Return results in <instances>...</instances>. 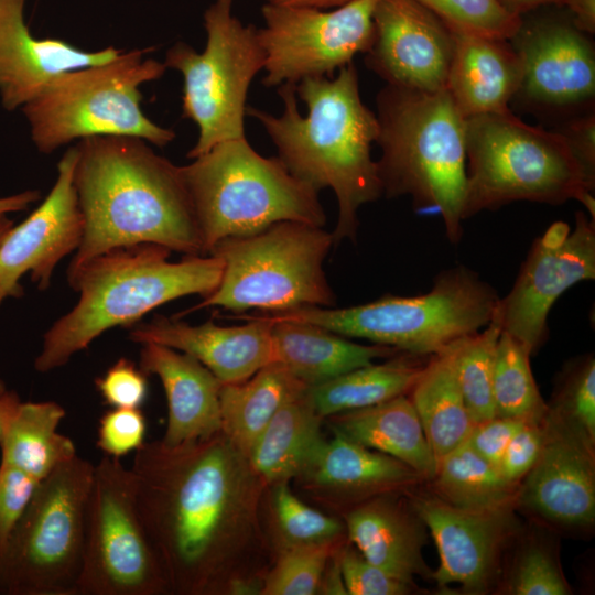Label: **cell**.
<instances>
[{"label": "cell", "instance_id": "6da1fadb", "mask_svg": "<svg viewBox=\"0 0 595 595\" xmlns=\"http://www.w3.org/2000/svg\"><path fill=\"white\" fill-rule=\"evenodd\" d=\"M139 517L169 591L224 589L234 559L253 538L266 484L220 431L166 447L145 442L130 467Z\"/></svg>", "mask_w": 595, "mask_h": 595}, {"label": "cell", "instance_id": "7a4b0ae2", "mask_svg": "<svg viewBox=\"0 0 595 595\" xmlns=\"http://www.w3.org/2000/svg\"><path fill=\"white\" fill-rule=\"evenodd\" d=\"M140 138L96 136L77 142L74 186L83 236L68 269L111 249L155 244L205 255L181 166Z\"/></svg>", "mask_w": 595, "mask_h": 595}, {"label": "cell", "instance_id": "3957f363", "mask_svg": "<svg viewBox=\"0 0 595 595\" xmlns=\"http://www.w3.org/2000/svg\"><path fill=\"white\" fill-rule=\"evenodd\" d=\"M278 93L284 104L280 117L252 107L246 115L263 126L291 174L318 192L333 190L338 203L334 245L355 240L359 207L383 193L371 158L378 119L360 98L356 67L350 63L332 79L284 83Z\"/></svg>", "mask_w": 595, "mask_h": 595}, {"label": "cell", "instance_id": "277c9868", "mask_svg": "<svg viewBox=\"0 0 595 595\" xmlns=\"http://www.w3.org/2000/svg\"><path fill=\"white\" fill-rule=\"evenodd\" d=\"M170 253L160 245L139 244L68 269V283L79 298L44 334L35 370L63 367L106 331L132 326L164 303L192 294L204 299L216 290L223 275L217 256H185L172 262Z\"/></svg>", "mask_w": 595, "mask_h": 595}, {"label": "cell", "instance_id": "5b68a950", "mask_svg": "<svg viewBox=\"0 0 595 595\" xmlns=\"http://www.w3.org/2000/svg\"><path fill=\"white\" fill-rule=\"evenodd\" d=\"M383 193L410 195L443 218L447 238H462L466 195L465 117L446 88L420 91L387 85L377 96Z\"/></svg>", "mask_w": 595, "mask_h": 595}, {"label": "cell", "instance_id": "8992f818", "mask_svg": "<svg viewBox=\"0 0 595 595\" xmlns=\"http://www.w3.org/2000/svg\"><path fill=\"white\" fill-rule=\"evenodd\" d=\"M463 219L516 201L581 202L595 217L594 184L565 138L531 126L511 110L466 118Z\"/></svg>", "mask_w": 595, "mask_h": 595}, {"label": "cell", "instance_id": "52a82bcc", "mask_svg": "<svg viewBox=\"0 0 595 595\" xmlns=\"http://www.w3.org/2000/svg\"><path fill=\"white\" fill-rule=\"evenodd\" d=\"M181 166L204 253L221 240L259 232L280 221L323 227L318 191L264 158L246 137L220 142Z\"/></svg>", "mask_w": 595, "mask_h": 595}, {"label": "cell", "instance_id": "ba28073f", "mask_svg": "<svg viewBox=\"0 0 595 595\" xmlns=\"http://www.w3.org/2000/svg\"><path fill=\"white\" fill-rule=\"evenodd\" d=\"M499 301L495 289L476 272L458 266L441 272L421 295H386L348 307L305 306L271 314L421 357L484 328Z\"/></svg>", "mask_w": 595, "mask_h": 595}, {"label": "cell", "instance_id": "9c48e42d", "mask_svg": "<svg viewBox=\"0 0 595 595\" xmlns=\"http://www.w3.org/2000/svg\"><path fill=\"white\" fill-rule=\"evenodd\" d=\"M150 50L122 51L108 62L63 73L21 109L36 149L51 154L74 140L96 136L140 138L158 148L176 134L150 120L140 107V86L161 78L164 63Z\"/></svg>", "mask_w": 595, "mask_h": 595}, {"label": "cell", "instance_id": "30bf717a", "mask_svg": "<svg viewBox=\"0 0 595 595\" xmlns=\"http://www.w3.org/2000/svg\"><path fill=\"white\" fill-rule=\"evenodd\" d=\"M334 245L332 232L300 221H280L263 230L219 241L208 255L223 261L216 290L192 312L219 306L271 313L305 306H333L324 260Z\"/></svg>", "mask_w": 595, "mask_h": 595}, {"label": "cell", "instance_id": "8fae6325", "mask_svg": "<svg viewBox=\"0 0 595 595\" xmlns=\"http://www.w3.org/2000/svg\"><path fill=\"white\" fill-rule=\"evenodd\" d=\"M93 474L76 455L39 483L0 549V594L76 595Z\"/></svg>", "mask_w": 595, "mask_h": 595}, {"label": "cell", "instance_id": "7c38bea8", "mask_svg": "<svg viewBox=\"0 0 595 595\" xmlns=\"http://www.w3.org/2000/svg\"><path fill=\"white\" fill-rule=\"evenodd\" d=\"M235 0H215L204 13L206 46L197 53L176 42L165 54L166 68L184 79L182 117L198 128L187 158L195 159L214 145L245 138L246 99L253 77L264 67L266 55L256 26L232 15Z\"/></svg>", "mask_w": 595, "mask_h": 595}, {"label": "cell", "instance_id": "4fadbf2b", "mask_svg": "<svg viewBox=\"0 0 595 595\" xmlns=\"http://www.w3.org/2000/svg\"><path fill=\"white\" fill-rule=\"evenodd\" d=\"M169 592L137 510L131 470L120 458L102 455L94 465L86 509L84 561L76 595Z\"/></svg>", "mask_w": 595, "mask_h": 595}, {"label": "cell", "instance_id": "5bb4252c", "mask_svg": "<svg viewBox=\"0 0 595 595\" xmlns=\"http://www.w3.org/2000/svg\"><path fill=\"white\" fill-rule=\"evenodd\" d=\"M378 0H350L333 11L266 3L264 26L257 36L266 55L268 87L298 84L307 77H332L366 53L374 41Z\"/></svg>", "mask_w": 595, "mask_h": 595}, {"label": "cell", "instance_id": "9a60e30c", "mask_svg": "<svg viewBox=\"0 0 595 595\" xmlns=\"http://www.w3.org/2000/svg\"><path fill=\"white\" fill-rule=\"evenodd\" d=\"M595 279V219L577 212L573 229L556 221L532 244L510 292L500 299L502 331L534 353L547 339L554 302Z\"/></svg>", "mask_w": 595, "mask_h": 595}, {"label": "cell", "instance_id": "2e32d148", "mask_svg": "<svg viewBox=\"0 0 595 595\" xmlns=\"http://www.w3.org/2000/svg\"><path fill=\"white\" fill-rule=\"evenodd\" d=\"M366 65L388 85L436 91L446 88L454 52L452 29L415 0H378Z\"/></svg>", "mask_w": 595, "mask_h": 595}, {"label": "cell", "instance_id": "e0dca14e", "mask_svg": "<svg viewBox=\"0 0 595 595\" xmlns=\"http://www.w3.org/2000/svg\"><path fill=\"white\" fill-rule=\"evenodd\" d=\"M76 160V145L69 147L57 163L50 194L1 241L0 306L9 296L22 294L19 281L26 273L40 290L47 289L58 262L78 248L83 218L74 186Z\"/></svg>", "mask_w": 595, "mask_h": 595}, {"label": "cell", "instance_id": "ac0fdd59", "mask_svg": "<svg viewBox=\"0 0 595 595\" xmlns=\"http://www.w3.org/2000/svg\"><path fill=\"white\" fill-rule=\"evenodd\" d=\"M522 79L516 96L538 109L572 111L591 106L595 95V51L573 22L541 19L521 25L511 40Z\"/></svg>", "mask_w": 595, "mask_h": 595}, {"label": "cell", "instance_id": "d6986e66", "mask_svg": "<svg viewBox=\"0 0 595 595\" xmlns=\"http://www.w3.org/2000/svg\"><path fill=\"white\" fill-rule=\"evenodd\" d=\"M543 426L541 453L516 501L553 524L589 527L595 519L594 443L549 407Z\"/></svg>", "mask_w": 595, "mask_h": 595}, {"label": "cell", "instance_id": "ffe728a7", "mask_svg": "<svg viewBox=\"0 0 595 595\" xmlns=\"http://www.w3.org/2000/svg\"><path fill=\"white\" fill-rule=\"evenodd\" d=\"M414 513L435 542L440 563L431 574L439 587L459 585L467 594H483L491 585L502 548L515 527L511 508L473 511L440 497H416Z\"/></svg>", "mask_w": 595, "mask_h": 595}, {"label": "cell", "instance_id": "44dd1931", "mask_svg": "<svg viewBox=\"0 0 595 595\" xmlns=\"http://www.w3.org/2000/svg\"><path fill=\"white\" fill-rule=\"evenodd\" d=\"M247 323L220 326L213 321L191 325L180 317L154 316L130 326L128 337L185 353L208 368L223 383L247 380L273 363L272 323L266 315H240Z\"/></svg>", "mask_w": 595, "mask_h": 595}, {"label": "cell", "instance_id": "7402d4cb", "mask_svg": "<svg viewBox=\"0 0 595 595\" xmlns=\"http://www.w3.org/2000/svg\"><path fill=\"white\" fill-rule=\"evenodd\" d=\"M25 0H0V99L8 111L36 98L57 76L113 60L123 50L87 52L60 39H37L24 21Z\"/></svg>", "mask_w": 595, "mask_h": 595}, {"label": "cell", "instance_id": "603a6c76", "mask_svg": "<svg viewBox=\"0 0 595 595\" xmlns=\"http://www.w3.org/2000/svg\"><path fill=\"white\" fill-rule=\"evenodd\" d=\"M140 368L155 375L167 401V425L160 442L176 447L220 432L221 382L194 357L173 348L142 344Z\"/></svg>", "mask_w": 595, "mask_h": 595}, {"label": "cell", "instance_id": "cb8c5ba5", "mask_svg": "<svg viewBox=\"0 0 595 595\" xmlns=\"http://www.w3.org/2000/svg\"><path fill=\"white\" fill-rule=\"evenodd\" d=\"M452 31L454 52L446 89L461 113L466 119L510 110L508 104L521 85L522 65L509 40Z\"/></svg>", "mask_w": 595, "mask_h": 595}, {"label": "cell", "instance_id": "d4e9b609", "mask_svg": "<svg viewBox=\"0 0 595 595\" xmlns=\"http://www.w3.org/2000/svg\"><path fill=\"white\" fill-rule=\"evenodd\" d=\"M299 477L323 499H348L388 491L420 476L404 463L334 431L332 439L322 440Z\"/></svg>", "mask_w": 595, "mask_h": 595}, {"label": "cell", "instance_id": "484cf974", "mask_svg": "<svg viewBox=\"0 0 595 595\" xmlns=\"http://www.w3.org/2000/svg\"><path fill=\"white\" fill-rule=\"evenodd\" d=\"M272 323L273 363L283 366L309 387L325 382L376 358L396 355L385 345H363L325 327L304 321L266 315Z\"/></svg>", "mask_w": 595, "mask_h": 595}, {"label": "cell", "instance_id": "4316f807", "mask_svg": "<svg viewBox=\"0 0 595 595\" xmlns=\"http://www.w3.org/2000/svg\"><path fill=\"white\" fill-rule=\"evenodd\" d=\"M415 515V513H414ZM349 541L370 563L412 585L424 575L423 523L387 499L364 502L346 515Z\"/></svg>", "mask_w": 595, "mask_h": 595}, {"label": "cell", "instance_id": "83f0119b", "mask_svg": "<svg viewBox=\"0 0 595 595\" xmlns=\"http://www.w3.org/2000/svg\"><path fill=\"white\" fill-rule=\"evenodd\" d=\"M327 418L335 432L404 463L420 477H434L437 461L408 394Z\"/></svg>", "mask_w": 595, "mask_h": 595}, {"label": "cell", "instance_id": "f1b7e54d", "mask_svg": "<svg viewBox=\"0 0 595 595\" xmlns=\"http://www.w3.org/2000/svg\"><path fill=\"white\" fill-rule=\"evenodd\" d=\"M307 388L278 363L262 367L242 382L221 385L220 431L248 458L277 411Z\"/></svg>", "mask_w": 595, "mask_h": 595}, {"label": "cell", "instance_id": "f546056e", "mask_svg": "<svg viewBox=\"0 0 595 595\" xmlns=\"http://www.w3.org/2000/svg\"><path fill=\"white\" fill-rule=\"evenodd\" d=\"M456 342L430 356L408 392L436 461L463 444L474 425L457 380Z\"/></svg>", "mask_w": 595, "mask_h": 595}, {"label": "cell", "instance_id": "4dcf8cb0", "mask_svg": "<svg viewBox=\"0 0 595 595\" xmlns=\"http://www.w3.org/2000/svg\"><path fill=\"white\" fill-rule=\"evenodd\" d=\"M322 420L307 390L286 402L255 442L248 455L252 470L266 485L298 478L324 439Z\"/></svg>", "mask_w": 595, "mask_h": 595}, {"label": "cell", "instance_id": "1f68e13d", "mask_svg": "<svg viewBox=\"0 0 595 595\" xmlns=\"http://www.w3.org/2000/svg\"><path fill=\"white\" fill-rule=\"evenodd\" d=\"M65 410L56 402H20L0 441L1 464L41 482L77 455L74 442L58 432Z\"/></svg>", "mask_w": 595, "mask_h": 595}, {"label": "cell", "instance_id": "d6a6232c", "mask_svg": "<svg viewBox=\"0 0 595 595\" xmlns=\"http://www.w3.org/2000/svg\"><path fill=\"white\" fill-rule=\"evenodd\" d=\"M405 354L382 364H369L307 388L315 411L324 419L371 407L408 394L424 365Z\"/></svg>", "mask_w": 595, "mask_h": 595}, {"label": "cell", "instance_id": "836d02e7", "mask_svg": "<svg viewBox=\"0 0 595 595\" xmlns=\"http://www.w3.org/2000/svg\"><path fill=\"white\" fill-rule=\"evenodd\" d=\"M432 480L441 499L473 511L510 509L519 488L509 484L499 468L479 456L466 441L437 461Z\"/></svg>", "mask_w": 595, "mask_h": 595}, {"label": "cell", "instance_id": "e575fe53", "mask_svg": "<svg viewBox=\"0 0 595 595\" xmlns=\"http://www.w3.org/2000/svg\"><path fill=\"white\" fill-rule=\"evenodd\" d=\"M530 350L502 331L496 346L493 397L495 415L527 422L543 420L544 403L530 367Z\"/></svg>", "mask_w": 595, "mask_h": 595}, {"label": "cell", "instance_id": "d590c367", "mask_svg": "<svg viewBox=\"0 0 595 595\" xmlns=\"http://www.w3.org/2000/svg\"><path fill=\"white\" fill-rule=\"evenodd\" d=\"M501 332L502 320L498 304L484 328L458 339L455 345L457 380L473 424L496 416L493 379L496 346Z\"/></svg>", "mask_w": 595, "mask_h": 595}, {"label": "cell", "instance_id": "8d00e7d4", "mask_svg": "<svg viewBox=\"0 0 595 595\" xmlns=\"http://www.w3.org/2000/svg\"><path fill=\"white\" fill-rule=\"evenodd\" d=\"M336 540L320 543L285 547L274 567L266 576L260 594L312 595L329 558L334 554Z\"/></svg>", "mask_w": 595, "mask_h": 595}, {"label": "cell", "instance_id": "74e56055", "mask_svg": "<svg viewBox=\"0 0 595 595\" xmlns=\"http://www.w3.org/2000/svg\"><path fill=\"white\" fill-rule=\"evenodd\" d=\"M450 28L511 40L522 18L508 12L498 0H415Z\"/></svg>", "mask_w": 595, "mask_h": 595}, {"label": "cell", "instance_id": "f35d334b", "mask_svg": "<svg viewBox=\"0 0 595 595\" xmlns=\"http://www.w3.org/2000/svg\"><path fill=\"white\" fill-rule=\"evenodd\" d=\"M286 484H277L273 493L274 517L286 547L337 540L343 524L309 507Z\"/></svg>", "mask_w": 595, "mask_h": 595}, {"label": "cell", "instance_id": "ab89813d", "mask_svg": "<svg viewBox=\"0 0 595 595\" xmlns=\"http://www.w3.org/2000/svg\"><path fill=\"white\" fill-rule=\"evenodd\" d=\"M595 444V359L587 355L563 374L549 407Z\"/></svg>", "mask_w": 595, "mask_h": 595}, {"label": "cell", "instance_id": "60d3db41", "mask_svg": "<svg viewBox=\"0 0 595 595\" xmlns=\"http://www.w3.org/2000/svg\"><path fill=\"white\" fill-rule=\"evenodd\" d=\"M513 595H567L571 588L552 553L538 543L524 547L515 560L507 586Z\"/></svg>", "mask_w": 595, "mask_h": 595}, {"label": "cell", "instance_id": "b9f144b4", "mask_svg": "<svg viewBox=\"0 0 595 595\" xmlns=\"http://www.w3.org/2000/svg\"><path fill=\"white\" fill-rule=\"evenodd\" d=\"M147 420L140 408H111L99 419L97 447L104 455L121 458L145 443Z\"/></svg>", "mask_w": 595, "mask_h": 595}, {"label": "cell", "instance_id": "7bdbcfd3", "mask_svg": "<svg viewBox=\"0 0 595 595\" xmlns=\"http://www.w3.org/2000/svg\"><path fill=\"white\" fill-rule=\"evenodd\" d=\"M340 570L347 594L403 595L411 584L400 581L367 561L358 550L347 548L339 553Z\"/></svg>", "mask_w": 595, "mask_h": 595}, {"label": "cell", "instance_id": "ee69618b", "mask_svg": "<svg viewBox=\"0 0 595 595\" xmlns=\"http://www.w3.org/2000/svg\"><path fill=\"white\" fill-rule=\"evenodd\" d=\"M96 389L111 408H140L148 397L147 374L127 358H119L95 380Z\"/></svg>", "mask_w": 595, "mask_h": 595}, {"label": "cell", "instance_id": "f6af8a7d", "mask_svg": "<svg viewBox=\"0 0 595 595\" xmlns=\"http://www.w3.org/2000/svg\"><path fill=\"white\" fill-rule=\"evenodd\" d=\"M39 480L0 463V549L30 504Z\"/></svg>", "mask_w": 595, "mask_h": 595}, {"label": "cell", "instance_id": "bcb514c9", "mask_svg": "<svg viewBox=\"0 0 595 595\" xmlns=\"http://www.w3.org/2000/svg\"><path fill=\"white\" fill-rule=\"evenodd\" d=\"M544 441L543 420L526 422L511 437L499 464L504 478L518 486L536 464Z\"/></svg>", "mask_w": 595, "mask_h": 595}, {"label": "cell", "instance_id": "7dc6e473", "mask_svg": "<svg viewBox=\"0 0 595 595\" xmlns=\"http://www.w3.org/2000/svg\"><path fill=\"white\" fill-rule=\"evenodd\" d=\"M526 422L520 419L495 416L474 424L466 442L479 456L499 468L508 443Z\"/></svg>", "mask_w": 595, "mask_h": 595}, {"label": "cell", "instance_id": "c3c4849f", "mask_svg": "<svg viewBox=\"0 0 595 595\" xmlns=\"http://www.w3.org/2000/svg\"><path fill=\"white\" fill-rule=\"evenodd\" d=\"M567 141L574 156L586 176L595 183V117L593 113L578 116L556 130Z\"/></svg>", "mask_w": 595, "mask_h": 595}, {"label": "cell", "instance_id": "681fc988", "mask_svg": "<svg viewBox=\"0 0 595 595\" xmlns=\"http://www.w3.org/2000/svg\"><path fill=\"white\" fill-rule=\"evenodd\" d=\"M317 591H322V594H347L340 570L339 553L334 552L329 558Z\"/></svg>", "mask_w": 595, "mask_h": 595}, {"label": "cell", "instance_id": "f907efd6", "mask_svg": "<svg viewBox=\"0 0 595 595\" xmlns=\"http://www.w3.org/2000/svg\"><path fill=\"white\" fill-rule=\"evenodd\" d=\"M573 14L574 24L584 33H594L595 30V0H565Z\"/></svg>", "mask_w": 595, "mask_h": 595}, {"label": "cell", "instance_id": "816d5d0a", "mask_svg": "<svg viewBox=\"0 0 595 595\" xmlns=\"http://www.w3.org/2000/svg\"><path fill=\"white\" fill-rule=\"evenodd\" d=\"M41 198L37 190H28L21 193L0 197V215L25 210L31 204Z\"/></svg>", "mask_w": 595, "mask_h": 595}, {"label": "cell", "instance_id": "f5cc1de1", "mask_svg": "<svg viewBox=\"0 0 595 595\" xmlns=\"http://www.w3.org/2000/svg\"><path fill=\"white\" fill-rule=\"evenodd\" d=\"M20 402L19 394L9 389L6 382L0 379V441Z\"/></svg>", "mask_w": 595, "mask_h": 595}, {"label": "cell", "instance_id": "db71d44e", "mask_svg": "<svg viewBox=\"0 0 595 595\" xmlns=\"http://www.w3.org/2000/svg\"><path fill=\"white\" fill-rule=\"evenodd\" d=\"M511 14L521 17L539 7L547 4H564L565 0H498Z\"/></svg>", "mask_w": 595, "mask_h": 595}, {"label": "cell", "instance_id": "11a10c76", "mask_svg": "<svg viewBox=\"0 0 595 595\" xmlns=\"http://www.w3.org/2000/svg\"><path fill=\"white\" fill-rule=\"evenodd\" d=\"M266 3L275 4V6H288V7H306L315 9H327L332 7H340L347 3L350 0H264Z\"/></svg>", "mask_w": 595, "mask_h": 595}, {"label": "cell", "instance_id": "9f6ffc18", "mask_svg": "<svg viewBox=\"0 0 595 595\" xmlns=\"http://www.w3.org/2000/svg\"><path fill=\"white\" fill-rule=\"evenodd\" d=\"M13 225V221L8 218V215H0V244Z\"/></svg>", "mask_w": 595, "mask_h": 595}]
</instances>
